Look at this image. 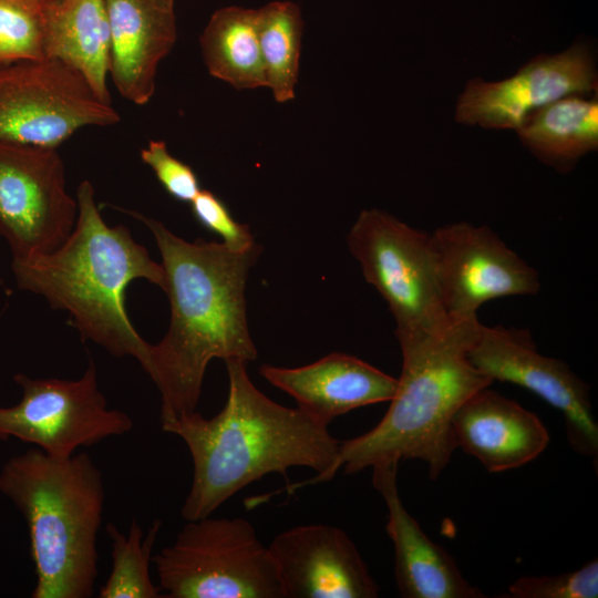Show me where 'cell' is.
I'll return each instance as SVG.
<instances>
[{
	"mask_svg": "<svg viewBox=\"0 0 598 598\" xmlns=\"http://www.w3.org/2000/svg\"><path fill=\"white\" fill-rule=\"evenodd\" d=\"M162 522L155 519L145 537L136 518L132 519L127 535L112 523L106 533L112 542V570L100 589L101 598H159L161 587L154 585L150 575L152 550Z\"/></svg>",
	"mask_w": 598,
	"mask_h": 598,
	"instance_id": "obj_23",
	"label": "cell"
},
{
	"mask_svg": "<svg viewBox=\"0 0 598 598\" xmlns=\"http://www.w3.org/2000/svg\"><path fill=\"white\" fill-rule=\"evenodd\" d=\"M42 2L49 1V0H41Z\"/></svg>",
	"mask_w": 598,
	"mask_h": 598,
	"instance_id": "obj_28",
	"label": "cell"
},
{
	"mask_svg": "<svg viewBox=\"0 0 598 598\" xmlns=\"http://www.w3.org/2000/svg\"><path fill=\"white\" fill-rule=\"evenodd\" d=\"M43 13L45 58L75 69L100 100L112 103L106 86L111 38L105 0H49Z\"/></svg>",
	"mask_w": 598,
	"mask_h": 598,
	"instance_id": "obj_19",
	"label": "cell"
},
{
	"mask_svg": "<svg viewBox=\"0 0 598 598\" xmlns=\"http://www.w3.org/2000/svg\"><path fill=\"white\" fill-rule=\"evenodd\" d=\"M362 274L388 303L398 341L446 330L430 234L379 209L362 210L347 236Z\"/></svg>",
	"mask_w": 598,
	"mask_h": 598,
	"instance_id": "obj_7",
	"label": "cell"
},
{
	"mask_svg": "<svg viewBox=\"0 0 598 598\" xmlns=\"http://www.w3.org/2000/svg\"><path fill=\"white\" fill-rule=\"evenodd\" d=\"M598 93V70L588 41L538 54L501 81L473 78L458 95L454 118L484 130L516 131L535 111L569 95Z\"/></svg>",
	"mask_w": 598,
	"mask_h": 598,
	"instance_id": "obj_13",
	"label": "cell"
},
{
	"mask_svg": "<svg viewBox=\"0 0 598 598\" xmlns=\"http://www.w3.org/2000/svg\"><path fill=\"white\" fill-rule=\"evenodd\" d=\"M430 237L443 306L453 322L477 319L487 301L540 289L537 270L488 226L458 221Z\"/></svg>",
	"mask_w": 598,
	"mask_h": 598,
	"instance_id": "obj_12",
	"label": "cell"
},
{
	"mask_svg": "<svg viewBox=\"0 0 598 598\" xmlns=\"http://www.w3.org/2000/svg\"><path fill=\"white\" fill-rule=\"evenodd\" d=\"M515 132L538 161L566 174L598 150V93L569 95L545 105Z\"/></svg>",
	"mask_w": 598,
	"mask_h": 598,
	"instance_id": "obj_20",
	"label": "cell"
},
{
	"mask_svg": "<svg viewBox=\"0 0 598 598\" xmlns=\"http://www.w3.org/2000/svg\"><path fill=\"white\" fill-rule=\"evenodd\" d=\"M141 159L174 199L190 204L199 193V181L193 168L174 157L165 142L150 141L141 151Z\"/></svg>",
	"mask_w": 598,
	"mask_h": 598,
	"instance_id": "obj_27",
	"label": "cell"
},
{
	"mask_svg": "<svg viewBox=\"0 0 598 598\" xmlns=\"http://www.w3.org/2000/svg\"><path fill=\"white\" fill-rule=\"evenodd\" d=\"M111 38L110 70L127 101L144 105L155 92L159 62L176 38L174 0H105Z\"/></svg>",
	"mask_w": 598,
	"mask_h": 598,
	"instance_id": "obj_17",
	"label": "cell"
},
{
	"mask_svg": "<svg viewBox=\"0 0 598 598\" xmlns=\"http://www.w3.org/2000/svg\"><path fill=\"white\" fill-rule=\"evenodd\" d=\"M398 462L372 467V484L383 497L386 533L394 547V577L403 598H483L462 575L454 558L431 540L404 507L398 489Z\"/></svg>",
	"mask_w": 598,
	"mask_h": 598,
	"instance_id": "obj_15",
	"label": "cell"
},
{
	"mask_svg": "<svg viewBox=\"0 0 598 598\" xmlns=\"http://www.w3.org/2000/svg\"><path fill=\"white\" fill-rule=\"evenodd\" d=\"M13 381L22 395L16 405L0 406V440L14 437L51 456L69 457L81 446L133 429L127 413L107 408L92 359L76 380L17 373Z\"/></svg>",
	"mask_w": 598,
	"mask_h": 598,
	"instance_id": "obj_9",
	"label": "cell"
},
{
	"mask_svg": "<svg viewBox=\"0 0 598 598\" xmlns=\"http://www.w3.org/2000/svg\"><path fill=\"white\" fill-rule=\"evenodd\" d=\"M199 44L205 65L214 78L237 90L266 86L257 9L224 7L204 28Z\"/></svg>",
	"mask_w": 598,
	"mask_h": 598,
	"instance_id": "obj_21",
	"label": "cell"
},
{
	"mask_svg": "<svg viewBox=\"0 0 598 598\" xmlns=\"http://www.w3.org/2000/svg\"><path fill=\"white\" fill-rule=\"evenodd\" d=\"M259 373L292 396L298 409L326 426L352 410L390 401L398 385V379L340 352L298 368L262 364Z\"/></svg>",
	"mask_w": 598,
	"mask_h": 598,
	"instance_id": "obj_16",
	"label": "cell"
},
{
	"mask_svg": "<svg viewBox=\"0 0 598 598\" xmlns=\"http://www.w3.org/2000/svg\"><path fill=\"white\" fill-rule=\"evenodd\" d=\"M283 598H375L379 586L347 533L306 524L279 534L268 545Z\"/></svg>",
	"mask_w": 598,
	"mask_h": 598,
	"instance_id": "obj_14",
	"label": "cell"
},
{
	"mask_svg": "<svg viewBox=\"0 0 598 598\" xmlns=\"http://www.w3.org/2000/svg\"><path fill=\"white\" fill-rule=\"evenodd\" d=\"M257 18L266 86L277 102H289L295 97L298 81L301 10L292 1H272L257 9Z\"/></svg>",
	"mask_w": 598,
	"mask_h": 598,
	"instance_id": "obj_22",
	"label": "cell"
},
{
	"mask_svg": "<svg viewBox=\"0 0 598 598\" xmlns=\"http://www.w3.org/2000/svg\"><path fill=\"white\" fill-rule=\"evenodd\" d=\"M187 523L152 557L167 598H283L268 546L241 517Z\"/></svg>",
	"mask_w": 598,
	"mask_h": 598,
	"instance_id": "obj_6",
	"label": "cell"
},
{
	"mask_svg": "<svg viewBox=\"0 0 598 598\" xmlns=\"http://www.w3.org/2000/svg\"><path fill=\"white\" fill-rule=\"evenodd\" d=\"M512 598H597L598 560L554 576H522L508 587Z\"/></svg>",
	"mask_w": 598,
	"mask_h": 598,
	"instance_id": "obj_25",
	"label": "cell"
},
{
	"mask_svg": "<svg viewBox=\"0 0 598 598\" xmlns=\"http://www.w3.org/2000/svg\"><path fill=\"white\" fill-rule=\"evenodd\" d=\"M153 234L165 272L171 303L166 334L151 344L145 371L161 393V421L196 411L208 363L213 359H257L246 312L245 288L261 247L236 252L223 243L184 240L166 226L134 210Z\"/></svg>",
	"mask_w": 598,
	"mask_h": 598,
	"instance_id": "obj_1",
	"label": "cell"
},
{
	"mask_svg": "<svg viewBox=\"0 0 598 598\" xmlns=\"http://www.w3.org/2000/svg\"><path fill=\"white\" fill-rule=\"evenodd\" d=\"M120 121L86 79L55 59L0 68V141L58 148L85 126Z\"/></svg>",
	"mask_w": 598,
	"mask_h": 598,
	"instance_id": "obj_8",
	"label": "cell"
},
{
	"mask_svg": "<svg viewBox=\"0 0 598 598\" xmlns=\"http://www.w3.org/2000/svg\"><path fill=\"white\" fill-rule=\"evenodd\" d=\"M76 202L75 226L59 248L12 259L16 283L42 296L51 308L66 311L83 341L91 340L114 357H132L146 371L151 343L128 318L125 291L137 279L164 290V269L126 226L104 221L87 179L78 186Z\"/></svg>",
	"mask_w": 598,
	"mask_h": 598,
	"instance_id": "obj_3",
	"label": "cell"
},
{
	"mask_svg": "<svg viewBox=\"0 0 598 598\" xmlns=\"http://www.w3.org/2000/svg\"><path fill=\"white\" fill-rule=\"evenodd\" d=\"M247 363L225 360L229 388L218 414L206 419L194 411L162 423L164 432L184 441L193 461L192 485L181 509L185 520L210 516L269 473L287 476L290 467L305 466L321 475L338 455L340 441L328 426L261 393Z\"/></svg>",
	"mask_w": 598,
	"mask_h": 598,
	"instance_id": "obj_2",
	"label": "cell"
},
{
	"mask_svg": "<svg viewBox=\"0 0 598 598\" xmlns=\"http://www.w3.org/2000/svg\"><path fill=\"white\" fill-rule=\"evenodd\" d=\"M78 210L58 148L0 141V236L12 259L59 248L73 230Z\"/></svg>",
	"mask_w": 598,
	"mask_h": 598,
	"instance_id": "obj_10",
	"label": "cell"
},
{
	"mask_svg": "<svg viewBox=\"0 0 598 598\" xmlns=\"http://www.w3.org/2000/svg\"><path fill=\"white\" fill-rule=\"evenodd\" d=\"M468 359L491 381L522 386L560 411L574 452L597 458L598 423L589 385L566 362L539 353L527 329L480 323Z\"/></svg>",
	"mask_w": 598,
	"mask_h": 598,
	"instance_id": "obj_11",
	"label": "cell"
},
{
	"mask_svg": "<svg viewBox=\"0 0 598 598\" xmlns=\"http://www.w3.org/2000/svg\"><path fill=\"white\" fill-rule=\"evenodd\" d=\"M190 208L198 224L220 236L228 249L243 252L256 244L249 227L236 221L223 200L210 190L200 189L190 202Z\"/></svg>",
	"mask_w": 598,
	"mask_h": 598,
	"instance_id": "obj_26",
	"label": "cell"
},
{
	"mask_svg": "<svg viewBox=\"0 0 598 598\" xmlns=\"http://www.w3.org/2000/svg\"><path fill=\"white\" fill-rule=\"evenodd\" d=\"M489 386L460 406L452 425L457 447L499 473L534 461L548 446L549 433L534 412Z\"/></svg>",
	"mask_w": 598,
	"mask_h": 598,
	"instance_id": "obj_18",
	"label": "cell"
},
{
	"mask_svg": "<svg viewBox=\"0 0 598 598\" xmlns=\"http://www.w3.org/2000/svg\"><path fill=\"white\" fill-rule=\"evenodd\" d=\"M0 492L28 525L37 575L31 597H92L105 488L91 456L55 457L38 447L28 450L3 464Z\"/></svg>",
	"mask_w": 598,
	"mask_h": 598,
	"instance_id": "obj_5",
	"label": "cell"
},
{
	"mask_svg": "<svg viewBox=\"0 0 598 598\" xmlns=\"http://www.w3.org/2000/svg\"><path fill=\"white\" fill-rule=\"evenodd\" d=\"M41 0H0V68L45 59Z\"/></svg>",
	"mask_w": 598,
	"mask_h": 598,
	"instance_id": "obj_24",
	"label": "cell"
},
{
	"mask_svg": "<svg viewBox=\"0 0 598 598\" xmlns=\"http://www.w3.org/2000/svg\"><path fill=\"white\" fill-rule=\"evenodd\" d=\"M478 319L453 322L446 330L424 338L399 341L402 371L391 404L369 432L340 442L331 467L321 475L288 484L299 488L332 480L343 467L355 474L374 464L419 460L436 480L457 448L452 419L478 390L493 383L470 361Z\"/></svg>",
	"mask_w": 598,
	"mask_h": 598,
	"instance_id": "obj_4",
	"label": "cell"
}]
</instances>
